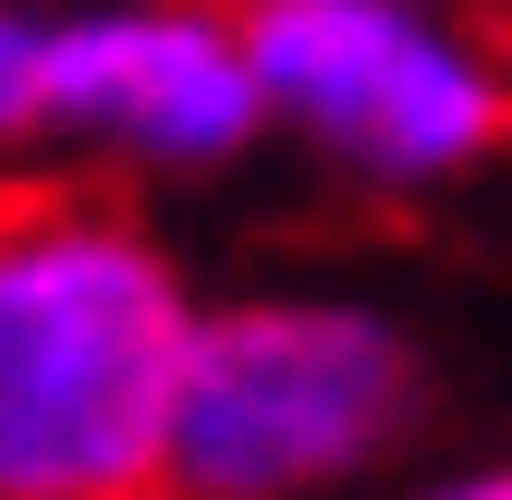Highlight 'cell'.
<instances>
[{
    "label": "cell",
    "mask_w": 512,
    "mask_h": 500,
    "mask_svg": "<svg viewBox=\"0 0 512 500\" xmlns=\"http://www.w3.org/2000/svg\"><path fill=\"white\" fill-rule=\"evenodd\" d=\"M208 293L110 183H0V500H171Z\"/></svg>",
    "instance_id": "cell-1"
},
{
    "label": "cell",
    "mask_w": 512,
    "mask_h": 500,
    "mask_svg": "<svg viewBox=\"0 0 512 500\" xmlns=\"http://www.w3.org/2000/svg\"><path fill=\"white\" fill-rule=\"evenodd\" d=\"M427 342L366 293H208L171 500H366L427 440Z\"/></svg>",
    "instance_id": "cell-2"
},
{
    "label": "cell",
    "mask_w": 512,
    "mask_h": 500,
    "mask_svg": "<svg viewBox=\"0 0 512 500\" xmlns=\"http://www.w3.org/2000/svg\"><path fill=\"white\" fill-rule=\"evenodd\" d=\"M269 135L366 196H439L512 147V74L452 0H232Z\"/></svg>",
    "instance_id": "cell-3"
},
{
    "label": "cell",
    "mask_w": 512,
    "mask_h": 500,
    "mask_svg": "<svg viewBox=\"0 0 512 500\" xmlns=\"http://www.w3.org/2000/svg\"><path fill=\"white\" fill-rule=\"evenodd\" d=\"M49 147L135 183H208L269 147L256 49L232 0H61L49 25Z\"/></svg>",
    "instance_id": "cell-4"
},
{
    "label": "cell",
    "mask_w": 512,
    "mask_h": 500,
    "mask_svg": "<svg viewBox=\"0 0 512 500\" xmlns=\"http://www.w3.org/2000/svg\"><path fill=\"white\" fill-rule=\"evenodd\" d=\"M49 25L61 0H0V171L49 147Z\"/></svg>",
    "instance_id": "cell-5"
},
{
    "label": "cell",
    "mask_w": 512,
    "mask_h": 500,
    "mask_svg": "<svg viewBox=\"0 0 512 500\" xmlns=\"http://www.w3.org/2000/svg\"><path fill=\"white\" fill-rule=\"evenodd\" d=\"M391 500H512V452H476V464H439V476H415V488H391Z\"/></svg>",
    "instance_id": "cell-6"
}]
</instances>
